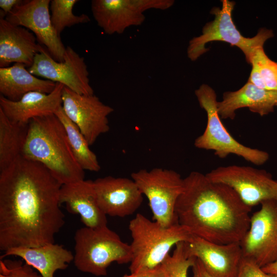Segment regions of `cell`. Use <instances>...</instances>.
<instances>
[{"label":"cell","instance_id":"cell-1","mask_svg":"<svg viewBox=\"0 0 277 277\" xmlns=\"http://www.w3.org/2000/svg\"><path fill=\"white\" fill-rule=\"evenodd\" d=\"M62 185L42 164L19 156L0 171V250L55 243L65 224Z\"/></svg>","mask_w":277,"mask_h":277},{"label":"cell","instance_id":"cell-2","mask_svg":"<svg viewBox=\"0 0 277 277\" xmlns=\"http://www.w3.org/2000/svg\"><path fill=\"white\" fill-rule=\"evenodd\" d=\"M251 208L231 187L194 171L184 179L175 211L178 223L192 234L226 244L243 239L249 228Z\"/></svg>","mask_w":277,"mask_h":277},{"label":"cell","instance_id":"cell-3","mask_svg":"<svg viewBox=\"0 0 277 277\" xmlns=\"http://www.w3.org/2000/svg\"><path fill=\"white\" fill-rule=\"evenodd\" d=\"M22 156L44 165L62 185L85 178L63 124L55 114L35 117L28 123Z\"/></svg>","mask_w":277,"mask_h":277},{"label":"cell","instance_id":"cell-4","mask_svg":"<svg viewBox=\"0 0 277 277\" xmlns=\"http://www.w3.org/2000/svg\"><path fill=\"white\" fill-rule=\"evenodd\" d=\"M129 229L132 237L130 273L160 266L174 246L188 241L193 235L179 223L163 227L141 213L130 221Z\"/></svg>","mask_w":277,"mask_h":277},{"label":"cell","instance_id":"cell-5","mask_svg":"<svg viewBox=\"0 0 277 277\" xmlns=\"http://www.w3.org/2000/svg\"><path fill=\"white\" fill-rule=\"evenodd\" d=\"M73 262L80 271L95 276H105L110 264L130 263V245L107 226L78 229L74 234Z\"/></svg>","mask_w":277,"mask_h":277},{"label":"cell","instance_id":"cell-6","mask_svg":"<svg viewBox=\"0 0 277 277\" xmlns=\"http://www.w3.org/2000/svg\"><path fill=\"white\" fill-rule=\"evenodd\" d=\"M195 94L207 115L206 129L195 139V147L213 150L220 159L233 154L256 165H263L268 161L269 156L267 152L242 144L228 132L219 115L216 95L212 88L203 84L195 91Z\"/></svg>","mask_w":277,"mask_h":277},{"label":"cell","instance_id":"cell-7","mask_svg":"<svg viewBox=\"0 0 277 277\" xmlns=\"http://www.w3.org/2000/svg\"><path fill=\"white\" fill-rule=\"evenodd\" d=\"M222 2L221 9L214 7L211 11L215 15L214 19L204 26L202 35L193 38L189 42L188 56L191 61H195L208 51L209 49L205 48L207 43L223 41L239 48L244 53L247 63L251 64L255 50L263 47L264 43L273 36V32L270 30L262 28L255 36L245 37L232 21V12L235 3L228 0H223Z\"/></svg>","mask_w":277,"mask_h":277},{"label":"cell","instance_id":"cell-8","mask_svg":"<svg viewBox=\"0 0 277 277\" xmlns=\"http://www.w3.org/2000/svg\"><path fill=\"white\" fill-rule=\"evenodd\" d=\"M131 177L148 199L153 221L165 227L178 223L175 206L184 186V179L179 173L155 168L134 172Z\"/></svg>","mask_w":277,"mask_h":277},{"label":"cell","instance_id":"cell-9","mask_svg":"<svg viewBox=\"0 0 277 277\" xmlns=\"http://www.w3.org/2000/svg\"><path fill=\"white\" fill-rule=\"evenodd\" d=\"M260 204L251 215L249 228L240 245L243 257L263 267L277 261V200Z\"/></svg>","mask_w":277,"mask_h":277},{"label":"cell","instance_id":"cell-10","mask_svg":"<svg viewBox=\"0 0 277 277\" xmlns=\"http://www.w3.org/2000/svg\"><path fill=\"white\" fill-rule=\"evenodd\" d=\"M206 175L213 182L231 187L251 208L265 200H277V181L265 170L230 165L217 167Z\"/></svg>","mask_w":277,"mask_h":277},{"label":"cell","instance_id":"cell-11","mask_svg":"<svg viewBox=\"0 0 277 277\" xmlns=\"http://www.w3.org/2000/svg\"><path fill=\"white\" fill-rule=\"evenodd\" d=\"M28 70L36 77L62 84L78 94H94L84 58L69 46L66 47L62 62L54 60L43 46L35 54L33 63Z\"/></svg>","mask_w":277,"mask_h":277},{"label":"cell","instance_id":"cell-12","mask_svg":"<svg viewBox=\"0 0 277 277\" xmlns=\"http://www.w3.org/2000/svg\"><path fill=\"white\" fill-rule=\"evenodd\" d=\"M173 0H93L91 11L98 26L109 35L121 34L128 27L140 26L149 9L166 10Z\"/></svg>","mask_w":277,"mask_h":277},{"label":"cell","instance_id":"cell-13","mask_svg":"<svg viewBox=\"0 0 277 277\" xmlns=\"http://www.w3.org/2000/svg\"><path fill=\"white\" fill-rule=\"evenodd\" d=\"M62 98L65 114L78 127L90 146L100 135L109 131L108 116L114 109L94 94H80L64 86Z\"/></svg>","mask_w":277,"mask_h":277},{"label":"cell","instance_id":"cell-14","mask_svg":"<svg viewBox=\"0 0 277 277\" xmlns=\"http://www.w3.org/2000/svg\"><path fill=\"white\" fill-rule=\"evenodd\" d=\"M50 0H27L15 6L5 18L34 33L39 44L45 47L57 62L64 61L66 47L54 30L49 12Z\"/></svg>","mask_w":277,"mask_h":277},{"label":"cell","instance_id":"cell-15","mask_svg":"<svg viewBox=\"0 0 277 277\" xmlns=\"http://www.w3.org/2000/svg\"><path fill=\"white\" fill-rule=\"evenodd\" d=\"M93 186L98 204L107 216L131 215L143 201V194L132 179L107 176L93 181Z\"/></svg>","mask_w":277,"mask_h":277},{"label":"cell","instance_id":"cell-16","mask_svg":"<svg viewBox=\"0 0 277 277\" xmlns=\"http://www.w3.org/2000/svg\"><path fill=\"white\" fill-rule=\"evenodd\" d=\"M187 254L199 260L212 277H236L243 258L240 243L220 244L192 235L184 242Z\"/></svg>","mask_w":277,"mask_h":277},{"label":"cell","instance_id":"cell-17","mask_svg":"<svg viewBox=\"0 0 277 277\" xmlns=\"http://www.w3.org/2000/svg\"><path fill=\"white\" fill-rule=\"evenodd\" d=\"M29 29L0 17V68L21 63L29 68L43 46Z\"/></svg>","mask_w":277,"mask_h":277},{"label":"cell","instance_id":"cell-18","mask_svg":"<svg viewBox=\"0 0 277 277\" xmlns=\"http://www.w3.org/2000/svg\"><path fill=\"white\" fill-rule=\"evenodd\" d=\"M64 87L62 84L56 83L54 89L50 93L32 91L15 102L1 95L0 109L11 121L28 125L35 117L55 114L62 106Z\"/></svg>","mask_w":277,"mask_h":277},{"label":"cell","instance_id":"cell-19","mask_svg":"<svg viewBox=\"0 0 277 277\" xmlns=\"http://www.w3.org/2000/svg\"><path fill=\"white\" fill-rule=\"evenodd\" d=\"M60 202L61 205L65 204L69 213L78 214L85 227L96 228L107 226V215L96 200L93 181L84 179L62 185Z\"/></svg>","mask_w":277,"mask_h":277},{"label":"cell","instance_id":"cell-20","mask_svg":"<svg viewBox=\"0 0 277 277\" xmlns=\"http://www.w3.org/2000/svg\"><path fill=\"white\" fill-rule=\"evenodd\" d=\"M276 104L277 91L261 89L248 81L237 91L225 92L223 100L217 102V110L221 118L233 120L240 108L247 107L263 116L273 112Z\"/></svg>","mask_w":277,"mask_h":277},{"label":"cell","instance_id":"cell-21","mask_svg":"<svg viewBox=\"0 0 277 277\" xmlns=\"http://www.w3.org/2000/svg\"><path fill=\"white\" fill-rule=\"evenodd\" d=\"M16 256L36 269L43 277H54L58 270H65L74 260V254L63 245L49 243L38 247L13 248L5 251L1 259Z\"/></svg>","mask_w":277,"mask_h":277},{"label":"cell","instance_id":"cell-22","mask_svg":"<svg viewBox=\"0 0 277 277\" xmlns=\"http://www.w3.org/2000/svg\"><path fill=\"white\" fill-rule=\"evenodd\" d=\"M26 67L23 64L14 63L8 67L0 68L1 95L15 102L30 92L49 94L53 91L55 83L38 78Z\"/></svg>","mask_w":277,"mask_h":277},{"label":"cell","instance_id":"cell-23","mask_svg":"<svg viewBox=\"0 0 277 277\" xmlns=\"http://www.w3.org/2000/svg\"><path fill=\"white\" fill-rule=\"evenodd\" d=\"M28 128V124L9 120L0 109V171L7 168L22 155Z\"/></svg>","mask_w":277,"mask_h":277},{"label":"cell","instance_id":"cell-24","mask_svg":"<svg viewBox=\"0 0 277 277\" xmlns=\"http://www.w3.org/2000/svg\"><path fill=\"white\" fill-rule=\"evenodd\" d=\"M55 114L65 127L71 149L80 167L84 170L99 171L101 166L96 154L78 127L66 115L62 106Z\"/></svg>","mask_w":277,"mask_h":277},{"label":"cell","instance_id":"cell-25","mask_svg":"<svg viewBox=\"0 0 277 277\" xmlns=\"http://www.w3.org/2000/svg\"><path fill=\"white\" fill-rule=\"evenodd\" d=\"M251 65L252 70L248 81L260 88L277 91V63L267 56L263 47L255 50Z\"/></svg>","mask_w":277,"mask_h":277},{"label":"cell","instance_id":"cell-26","mask_svg":"<svg viewBox=\"0 0 277 277\" xmlns=\"http://www.w3.org/2000/svg\"><path fill=\"white\" fill-rule=\"evenodd\" d=\"M78 0H51L50 4V17L52 25L57 35L67 27L75 25L87 23L90 17L85 14L76 15L73 8Z\"/></svg>","mask_w":277,"mask_h":277},{"label":"cell","instance_id":"cell-27","mask_svg":"<svg viewBox=\"0 0 277 277\" xmlns=\"http://www.w3.org/2000/svg\"><path fill=\"white\" fill-rule=\"evenodd\" d=\"M195 258L189 256L184 242L175 246L172 254H169L162 264L168 277H188V271L194 264Z\"/></svg>","mask_w":277,"mask_h":277},{"label":"cell","instance_id":"cell-28","mask_svg":"<svg viewBox=\"0 0 277 277\" xmlns=\"http://www.w3.org/2000/svg\"><path fill=\"white\" fill-rule=\"evenodd\" d=\"M21 260L1 259L0 277H43Z\"/></svg>","mask_w":277,"mask_h":277},{"label":"cell","instance_id":"cell-29","mask_svg":"<svg viewBox=\"0 0 277 277\" xmlns=\"http://www.w3.org/2000/svg\"><path fill=\"white\" fill-rule=\"evenodd\" d=\"M236 277H277L266 273L253 261L243 257Z\"/></svg>","mask_w":277,"mask_h":277},{"label":"cell","instance_id":"cell-30","mask_svg":"<svg viewBox=\"0 0 277 277\" xmlns=\"http://www.w3.org/2000/svg\"><path fill=\"white\" fill-rule=\"evenodd\" d=\"M122 277H168L162 265L156 268L125 274Z\"/></svg>","mask_w":277,"mask_h":277},{"label":"cell","instance_id":"cell-31","mask_svg":"<svg viewBox=\"0 0 277 277\" xmlns=\"http://www.w3.org/2000/svg\"><path fill=\"white\" fill-rule=\"evenodd\" d=\"M23 1V0H1L0 7L2 9L0 11L1 17L5 18L15 6Z\"/></svg>","mask_w":277,"mask_h":277},{"label":"cell","instance_id":"cell-32","mask_svg":"<svg viewBox=\"0 0 277 277\" xmlns=\"http://www.w3.org/2000/svg\"><path fill=\"white\" fill-rule=\"evenodd\" d=\"M193 277H212L205 270L201 262L197 259H195L192 266Z\"/></svg>","mask_w":277,"mask_h":277},{"label":"cell","instance_id":"cell-33","mask_svg":"<svg viewBox=\"0 0 277 277\" xmlns=\"http://www.w3.org/2000/svg\"><path fill=\"white\" fill-rule=\"evenodd\" d=\"M262 268L266 273L277 276V261Z\"/></svg>","mask_w":277,"mask_h":277},{"label":"cell","instance_id":"cell-34","mask_svg":"<svg viewBox=\"0 0 277 277\" xmlns=\"http://www.w3.org/2000/svg\"><path fill=\"white\" fill-rule=\"evenodd\" d=\"M276 106H277V104H276Z\"/></svg>","mask_w":277,"mask_h":277}]
</instances>
